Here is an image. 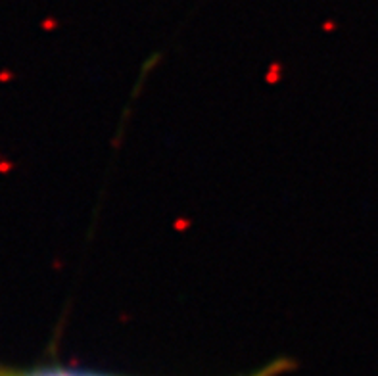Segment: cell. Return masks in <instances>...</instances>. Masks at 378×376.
<instances>
[{"label":"cell","mask_w":378,"mask_h":376,"mask_svg":"<svg viewBox=\"0 0 378 376\" xmlns=\"http://www.w3.org/2000/svg\"><path fill=\"white\" fill-rule=\"evenodd\" d=\"M296 368V363L290 357H277L263 366L255 368L252 372H246L240 376H282L286 372H292ZM0 376H125L114 374L106 370L96 368H85V366L64 365L58 359L50 361H39L33 365H14V363H2L0 361Z\"/></svg>","instance_id":"6da1fadb"}]
</instances>
